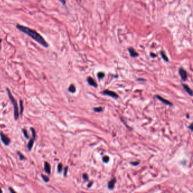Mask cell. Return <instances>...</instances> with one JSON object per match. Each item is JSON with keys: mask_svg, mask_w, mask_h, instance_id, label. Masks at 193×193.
I'll use <instances>...</instances> for the list:
<instances>
[{"mask_svg": "<svg viewBox=\"0 0 193 193\" xmlns=\"http://www.w3.org/2000/svg\"><path fill=\"white\" fill-rule=\"evenodd\" d=\"M160 54H161V57H162V59H164V60L165 61H167V62H168V61H169L168 58L167 57V55L165 54V53L164 52L161 51V52H160Z\"/></svg>", "mask_w": 193, "mask_h": 193, "instance_id": "5bb4252c", "label": "cell"}, {"mask_svg": "<svg viewBox=\"0 0 193 193\" xmlns=\"http://www.w3.org/2000/svg\"><path fill=\"white\" fill-rule=\"evenodd\" d=\"M128 50H129L130 54V56L131 57H136L139 56L138 53L136 52L133 48H128Z\"/></svg>", "mask_w": 193, "mask_h": 193, "instance_id": "ba28073f", "label": "cell"}, {"mask_svg": "<svg viewBox=\"0 0 193 193\" xmlns=\"http://www.w3.org/2000/svg\"><path fill=\"white\" fill-rule=\"evenodd\" d=\"M179 74L180 75L181 78L183 81H186L187 79V73L185 71V70H184L183 68H180L179 69Z\"/></svg>", "mask_w": 193, "mask_h": 193, "instance_id": "5b68a950", "label": "cell"}, {"mask_svg": "<svg viewBox=\"0 0 193 193\" xmlns=\"http://www.w3.org/2000/svg\"><path fill=\"white\" fill-rule=\"evenodd\" d=\"M0 137H1V139L2 141V142H3L5 146H8L10 143L11 141L10 139L9 138H8L7 136L5 135L4 133L2 132L0 133Z\"/></svg>", "mask_w": 193, "mask_h": 193, "instance_id": "3957f363", "label": "cell"}, {"mask_svg": "<svg viewBox=\"0 0 193 193\" xmlns=\"http://www.w3.org/2000/svg\"><path fill=\"white\" fill-rule=\"evenodd\" d=\"M60 1V2L62 3V4L64 5H65L66 4V1L65 0H59Z\"/></svg>", "mask_w": 193, "mask_h": 193, "instance_id": "4316f807", "label": "cell"}, {"mask_svg": "<svg viewBox=\"0 0 193 193\" xmlns=\"http://www.w3.org/2000/svg\"><path fill=\"white\" fill-rule=\"evenodd\" d=\"M1 42H2V40H1V39H0V50H1Z\"/></svg>", "mask_w": 193, "mask_h": 193, "instance_id": "1f68e13d", "label": "cell"}, {"mask_svg": "<svg viewBox=\"0 0 193 193\" xmlns=\"http://www.w3.org/2000/svg\"><path fill=\"white\" fill-rule=\"evenodd\" d=\"M116 182V178L114 177L113 178H112V179H111V180L109 182V183H108V189L110 190L113 189L114 185H115Z\"/></svg>", "mask_w": 193, "mask_h": 193, "instance_id": "52a82bcc", "label": "cell"}, {"mask_svg": "<svg viewBox=\"0 0 193 193\" xmlns=\"http://www.w3.org/2000/svg\"><path fill=\"white\" fill-rule=\"evenodd\" d=\"M77 1H78V0H77Z\"/></svg>", "mask_w": 193, "mask_h": 193, "instance_id": "836d02e7", "label": "cell"}, {"mask_svg": "<svg viewBox=\"0 0 193 193\" xmlns=\"http://www.w3.org/2000/svg\"><path fill=\"white\" fill-rule=\"evenodd\" d=\"M182 87H183V88H184V89H185V90L186 92H187L188 94H189L190 95V96H192V95H193V91H192V90H191V89H190V88L189 86H187L186 85V84H183V83H182Z\"/></svg>", "mask_w": 193, "mask_h": 193, "instance_id": "8fae6325", "label": "cell"}, {"mask_svg": "<svg viewBox=\"0 0 193 193\" xmlns=\"http://www.w3.org/2000/svg\"><path fill=\"white\" fill-rule=\"evenodd\" d=\"M151 56L152 57H156V55L154 54V53H151Z\"/></svg>", "mask_w": 193, "mask_h": 193, "instance_id": "f1b7e54d", "label": "cell"}, {"mask_svg": "<svg viewBox=\"0 0 193 193\" xmlns=\"http://www.w3.org/2000/svg\"><path fill=\"white\" fill-rule=\"evenodd\" d=\"M22 131H23V135H24V137L26 138V139H29V135L27 134V131L26 130L23 129Z\"/></svg>", "mask_w": 193, "mask_h": 193, "instance_id": "d6986e66", "label": "cell"}, {"mask_svg": "<svg viewBox=\"0 0 193 193\" xmlns=\"http://www.w3.org/2000/svg\"><path fill=\"white\" fill-rule=\"evenodd\" d=\"M31 133H32V137L34 138L35 139L36 138V131L35 130L34 128L33 127H31Z\"/></svg>", "mask_w": 193, "mask_h": 193, "instance_id": "e0dca14e", "label": "cell"}, {"mask_svg": "<svg viewBox=\"0 0 193 193\" xmlns=\"http://www.w3.org/2000/svg\"><path fill=\"white\" fill-rule=\"evenodd\" d=\"M67 170H68V167H66L65 168L64 173V176H66V174H67Z\"/></svg>", "mask_w": 193, "mask_h": 193, "instance_id": "d4e9b609", "label": "cell"}, {"mask_svg": "<svg viewBox=\"0 0 193 193\" xmlns=\"http://www.w3.org/2000/svg\"><path fill=\"white\" fill-rule=\"evenodd\" d=\"M193 127V124H191L190 126H189V128H190V130H191V131H192L193 130V127Z\"/></svg>", "mask_w": 193, "mask_h": 193, "instance_id": "f546056e", "label": "cell"}, {"mask_svg": "<svg viewBox=\"0 0 193 193\" xmlns=\"http://www.w3.org/2000/svg\"><path fill=\"white\" fill-rule=\"evenodd\" d=\"M9 190L10 191L11 193H15V191L14 190H13L12 188H11V187H9Z\"/></svg>", "mask_w": 193, "mask_h": 193, "instance_id": "83f0119b", "label": "cell"}, {"mask_svg": "<svg viewBox=\"0 0 193 193\" xmlns=\"http://www.w3.org/2000/svg\"><path fill=\"white\" fill-rule=\"evenodd\" d=\"M44 169L45 172L48 174H51V165L48 162H45L44 163Z\"/></svg>", "mask_w": 193, "mask_h": 193, "instance_id": "30bf717a", "label": "cell"}, {"mask_svg": "<svg viewBox=\"0 0 193 193\" xmlns=\"http://www.w3.org/2000/svg\"><path fill=\"white\" fill-rule=\"evenodd\" d=\"M2 190H1V188H0V193H2Z\"/></svg>", "mask_w": 193, "mask_h": 193, "instance_id": "d6a6232c", "label": "cell"}, {"mask_svg": "<svg viewBox=\"0 0 193 193\" xmlns=\"http://www.w3.org/2000/svg\"><path fill=\"white\" fill-rule=\"evenodd\" d=\"M87 82L90 86H94V87H97V83L94 79H92L91 77H88L87 78Z\"/></svg>", "mask_w": 193, "mask_h": 193, "instance_id": "9c48e42d", "label": "cell"}, {"mask_svg": "<svg viewBox=\"0 0 193 193\" xmlns=\"http://www.w3.org/2000/svg\"><path fill=\"white\" fill-rule=\"evenodd\" d=\"M83 178L84 180H85L86 181H88V179H89V177H88L87 174L86 173L83 174Z\"/></svg>", "mask_w": 193, "mask_h": 193, "instance_id": "cb8c5ba5", "label": "cell"}, {"mask_svg": "<svg viewBox=\"0 0 193 193\" xmlns=\"http://www.w3.org/2000/svg\"><path fill=\"white\" fill-rule=\"evenodd\" d=\"M104 76H105V74H104V73H103V72H99L97 74V77L100 79H103V78L104 77Z\"/></svg>", "mask_w": 193, "mask_h": 193, "instance_id": "ac0fdd59", "label": "cell"}, {"mask_svg": "<svg viewBox=\"0 0 193 193\" xmlns=\"http://www.w3.org/2000/svg\"><path fill=\"white\" fill-rule=\"evenodd\" d=\"M20 107H21V112H20V113L22 114L23 113V109H24V108H23V102L22 100H20Z\"/></svg>", "mask_w": 193, "mask_h": 193, "instance_id": "7402d4cb", "label": "cell"}, {"mask_svg": "<svg viewBox=\"0 0 193 193\" xmlns=\"http://www.w3.org/2000/svg\"><path fill=\"white\" fill-rule=\"evenodd\" d=\"M41 178H42L43 179V181H44V182H48V181H49V177H48V176H46L45 175H44V174H41Z\"/></svg>", "mask_w": 193, "mask_h": 193, "instance_id": "9a60e30c", "label": "cell"}, {"mask_svg": "<svg viewBox=\"0 0 193 193\" xmlns=\"http://www.w3.org/2000/svg\"><path fill=\"white\" fill-rule=\"evenodd\" d=\"M62 164H61V163H59L58 165L57 166V171H58V172H61V171H62Z\"/></svg>", "mask_w": 193, "mask_h": 193, "instance_id": "44dd1931", "label": "cell"}, {"mask_svg": "<svg viewBox=\"0 0 193 193\" xmlns=\"http://www.w3.org/2000/svg\"><path fill=\"white\" fill-rule=\"evenodd\" d=\"M137 81H145V79H138Z\"/></svg>", "mask_w": 193, "mask_h": 193, "instance_id": "4dcf8cb0", "label": "cell"}, {"mask_svg": "<svg viewBox=\"0 0 193 193\" xmlns=\"http://www.w3.org/2000/svg\"><path fill=\"white\" fill-rule=\"evenodd\" d=\"M6 91L7 92L8 96H9V97L11 103L13 105V106H14V118L15 120H17L19 118V109H18V104L17 102H16V100L15 99V98L13 97V95L11 94V91H10V89H6Z\"/></svg>", "mask_w": 193, "mask_h": 193, "instance_id": "7a4b0ae2", "label": "cell"}, {"mask_svg": "<svg viewBox=\"0 0 193 193\" xmlns=\"http://www.w3.org/2000/svg\"><path fill=\"white\" fill-rule=\"evenodd\" d=\"M68 90H69V92H70L71 93H74L75 92V91H76L75 87V86L74 85V84H71V85L69 86Z\"/></svg>", "mask_w": 193, "mask_h": 193, "instance_id": "4fadbf2b", "label": "cell"}, {"mask_svg": "<svg viewBox=\"0 0 193 193\" xmlns=\"http://www.w3.org/2000/svg\"><path fill=\"white\" fill-rule=\"evenodd\" d=\"M16 27L17 28L18 30L21 31V32L26 34L27 35L29 36L33 40H34L35 41H36V42L39 43V44H40L41 45L44 46V47L48 48V46H49L47 42L45 40V39L43 37V36L40 35L37 31L31 29L30 28L28 27L20 24L16 25Z\"/></svg>", "mask_w": 193, "mask_h": 193, "instance_id": "6da1fadb", "label": "cell"}, {"mask_svg": "<svg viewBox=\"0 0 193 193\" xmlns=\"http://www.w3.org/2000/svg\"><path fill=\"white\" fill-rule=\"evenodd\" d=\"M35 140V139L33 137L30 139V140L29 144H28V145H27V148H28V149H29V151H31V149L32 148Z\"/></svg>", "mask_w": 193, "mask_h": 193, "instance_id": "7c38bea8", "label": "cell"}, {"mask_svg": "<svg viewBox=\"0 0 193 193\" xmlns=\"http://www.w3.org/2000/svg\"><path fill=\"white\" fill-rule=\"evenodd\" d=\"M155 97L157 98L158 100H159L160 101H161V102L164 103V104H167V105H172V103L170 102V101L167 100L166 99H164V98L161 97V96H160L159 95H156Z\"/></svg>", "mask_w": 193, "mask_h": 193, "instance_id": "8992f818", "label": "cell"}, {"mask_svg": "<svg viewBox=\"0 0 193 193\" xmlns=\"http://www.w3.org/2000/svg\"><path fill=\"white\" fill-rule=\"evenodd\" d=\"M94 111L95 112H101L103 111V108L101 107L95 108L94 109Z\"/></svg>", "mask_w": 193, "mask_h": 193, "instance_id": "ffe728a7", "label": "cell"}, {"mask_svg": "<svg viewBox=\"0 0 193 193\" xmlns=\"http://www.w3.org/2000/svg\"><path fill=\"white\" fill-rule=\"evenodd\" d=\"M17 154L18 155H19L20 160H23L26 159V157H25V156L23 155L22 154L21 152H19V151H18Z\"/></svg>", "mask_w": 193, "mask_h": 193, "instance_id": "2e32d148", "label": "cell"}, {"mask_svg": "<svg viewBox=\"0 0 193 193\" xmlns=\"http://www.w3.org/2000/svg\"><path fill=\"white\" fill-rule=\"evenodd\" d=\"M103 94L104 95H106L111 96V97H113L114 99H117V98L119 97V95H118L116 92H114L113 91H112L108 90V89H106V90L103 91Z\"/></svg>", "mask_w": 193, "mask_h": 193, "instance_id": "277c9868", "label": "cell"}, {"mask_svg": "<svg viewBox=\"0 0 193 193\" xmlns=\"http://www.w3.org/2000/svg\"><path fill=\"white\" fill-rule=\"evenodd\" d=\"M130 164L131 165H133L136 166V165H138L139 164V163L138 162V161H136V162H131Z\"/></svg>", "mask_w": 193, "mask_h": 193, "instance_id": "484cf974", "label": "cell"}, {"mask_svg": "<svg viewBox=\"0 0 193 193\" xmlns=\"http://www.w3.org/2000/svg\"><path fill=\"white\" fill-rule=\"evenodd\" d=\"M103 160L104 163H108L109 160V157L108 156H105L103 158Z\"/></svg>", "mask_w": 193, "mask_h": 193, "instance_id": "603a6c76", "label": "cell"}]
</instances>
